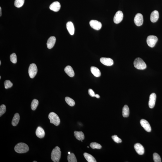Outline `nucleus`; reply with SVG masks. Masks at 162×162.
I'll use <instances>...</instances> for the list:
<instances>
[{
  "instance_id": "f257e3e1",
  "label": "nucleus",
  "mask_w": 162,
  "mask_h": 162,
  "mask_svg": "<svg viewBox=\"0 0 162 162\" xmlns=\"http://www.w3.org/2000/svg\"><path fill=\"white\" fill-rule=\"evenodd\" d=\"M61 152L59 147L56 146L53 150L51 154V159L53 161L59 162L61 158Z\"/></svg>"
},
{
  "instance_id": "f03ea898",
  "label": "nucleus",
  "mask_w": 162,
  "mask_h": 162,
  "mask_svg": "<svg viewBox=\"0 0 162 162\" xmlns=\"http://www.w3.org/2000/svg\"><path fill=\"white\" fill-rule=\"evenodd\" d=\"M29 149L28 146L23 143H20L17 144L14 148L15 151L19 153H27L29 151Z\"/></svg>"
},
{
  "instance_id": "7ed1b4c3",
  "label": "nucleus",
  "mask_w": 162,
  "mask_h": 162,
  "mask_svg": "<svg viewBox=\"0 0 162 162\" xmlns=\"http://www.w3.org/2000/svg\"><path fill=\"white\" fill-rule=\"evenodd\" d=\"M134 66L139 70H144L146 68V65L145 62L140 58H136L134 62Z\"/></svg>"
},
{
  "instance_id": "20e7f679",
  "label": "nucleus",
  "mask_w": 162,
  "mask_h": 162,
  "mask_svg": "<svg viewBox=\"0 0 162 162\" xmlns=\"http://www.w3.org/2000/svg\"><path fill=\"white\" fill-rule=\"evenodd\" d=\"M49 118L51 123L53 124L56 126L59 125L60 120L58 115L56 113L52 112L49 114Z\"/></svg>"
},
{
  "instance_id": "39448f33",
  "label": "nucleus",
  "mask_w": 162,
  "mask_h": 162,
  "mask_svg": "<svg viewBox=\"0 0 162 162\" xmlns=\"http://www.w3.org/2000/svg\"><path fill=\"white\" fill-rule=\"evenodd\" d=\"M38 72L37 68L35 64L32 63L29 67L28 73L31 78H33L37 75Z\"/></svg>"
},
{
  "instance_id": "423d86ee",
  "label": "nucleus",
  "mask_w": 162,
  "mask_h": 162,
  "mask_svg": "<svg viewBox=\"0 0 162 162\" xmlns=\"http://www.w3.org/2000/svg\"><path fill=\"white\" fill-rule=\"evenodd\" d=\"M158 40L157 37L154 36H149L147 38V42L148 45L151 48L154 47Z\"/></svg>"
},
{
  "instance_id": "0eeeda50",
  "label": "nucleus",
  "mask_w": 162,
  "mask_h": 162,
  "mask_svg": "<svg viewBox=\"0 0 162 162\" xmlns=\"http://www.w3.org/2000/svg\"><path fill=\"white\" fill-rule=\"evenodd\" d=\"M135 25L137 26H140L143 23L144 19L143 15L141 13H137L134 19Z\"/></svg>"
},
{
  "instance_id": "6e6552de",
  "label": "nucleus",
  "mask_w": 162,
  "mask_h": 162,
  "mask_svg": "<svg viewBox=\"0 0 162 162\" xmlns=\"http://www.w3.org/2000/svg\"><path fill=\"white\" fill-rule=\"evenodd\" d=\"M123 12L119 11L117 12L114 17V22L116 24L120 23L123 20Z\"/></svg>"
},
{
  "instance_id": "1a4fd4ad",
  "label": "nucleus",
  "mask_w": 162,
  "mask_h": 162,
  "mask_svg": "<svg viewBox=\"0 0 162 162\" xmlns=\"http://www.w3.org/2000/svg\"><path fill=\"white\" fill-rule=\"evenodd\" d=\"M89 25L92 28L97 30H100L102 27V24L101 22L97 20H90L89 22Z\"/></svg>"
},
{
  "instance_id": "9d476101",
  "label": "nucleus",
  "mask_w": 162,
  "mask_h": 162,
  "mask_svg": "<svg viewBox=\"0 0 162 162\" xmlns=\"http://www.w3.org/2000/svg\"><path fill=\"white\" fill-rule=\"evenodd\" d=\"M140 124L142 126L146 132H150L151 128L149 122L147 120L144 119H142L140 121Z\"/></svg>"
},
{
  "instance_id": "9b49d317",
  "label": "nucleus",
  "mask_w": 162,
  "mask_h": 162,
  "mask_svg": "<svg viewBox=\"0 0 162 162\" xmlns=\"http://www.w3.org/2000/svg\"><path fill=\"white\" fill-rule=\"evenodd\" d=\"M101 62L106 66H111L113 64V61L111 59L109 58L102 57L100 59Z\"/></svg>"
},
{
  "instance_id": "f8f14e48",
  "label": "nucleus",
  "mask_w": 162,
  "mask_h": 162,
  "mask_svg": "<svg viewBox=\"0 0 162 162\" xmlns=\"http://www.w3.org/2000/svg\"><path fill=\"white\" fill-rule=\"evenodd\" d=\"M156 96L155 93L152 94L150 96L149 101V106L150 108L154 107L156 103Z\"/></svg>"
},
{
  "instance_id": "ddd939ff",
  "label": "nucleus",
  "mask_w": 162,
  "mask_h": 162,
  "mask_svg": "<svg viewBox=\"0 0 162 162\" xmlns=\"http://www.w3.org/2000/svg\"><path fill=\"white\" fill-rule=\"evenodd\" d=\"M134 149L138 154L139 155L144 154V148L143 146L139 143L136 144L134 146Z\"/></svg>"
},
{
  "instance_id": "4468645a",
  "label": "nucleus",
  "mask_w": 162,
  "mask_h": 162,
  "mask_svg": "<svg viewBox=\"0 0 162 162\" xmlns=\"http://www.w3.org/2000/svg\"><path fill=\"white\" fill-rule=\"evenodd\" d=\"M60 8H61V5L60 3L57 1L53 2L49 7L50 9L52 11L54 12H57L59 11Z\"/></svg>"
},
{
  "instance_id": "2eb2a0df",
  "label": "nucleus",
  "mask_w": 162,
  "mask_h": 162,
  "mask_svg": "<svg viewBox=\"0 0 162 162\" xmlns=\"http://www.w3.org/2000/svg\"><path fill=\"white\" fill-rule=\"evenodd\" d=\"M56 38L54 37H51L48 39L47 45L48 49H51L54 46L56 42Z\"/></svg>"
},
{
  "instance_id": "dca6fc26",
  "label": "nucleus",
  "mask_w": 162,
  "mask_h": 162,
  "mask_svg": "<svg viewBox=\"0 0 162 162\" xmlns=\"http://www.w3.org/2000/svg\"><path fill=\"white\" fill-rule=\"evenodd\" d=\"M159 14L158 11L155 10L152 13L151 15V21L153 23H155L157 21L159 18Z\"/></svg>"
},
{
  "instance_id": "f3484780",
  "label": "nucleus",
  "mask_w": 162,
  "mask_h": 162,
  "mask_svg": "<svg viewBox=\"0 0 162 162\" xmlns=\"http://www.w3.org/2000/svg\"><path fill=\"white\" fill-rule=\"evenodd\" d=\"M36 134L37 136L40 138H43L45 136V132L42 127L39 126L37 127L36 130Z\"/></svg>"
},
{
  "instance_id": "a211bd4d",
  "label": "nucleus",
  "mask_w": 162,
  "mask_h": 162,
  "mask_svg": "<svg viewBox=\"0 0 162 162\" xmlns=\"http://www.w3.org/2000/svg\"><path fill=\"white\" fill-rule=\"evenodd\" d=\"M66 28L71 35H73L75 32V28L73 23L71 21L67 22Z\"/></svg>"
},
{
  "instance_id": "6ab92c4d",
  "label": "nucleus",
  "mask_w": 162,
  "mask_h": 162,
  "mask_svg": "<svg viewBox=\"0 0 162 162\" xmlns=\"http://www.w3.org/2000/svg\"><path fill=\"white\" fill-rule=\"evenodd\" d=\"M64 71L67 75L71 77H73L75 75V73L73 68L70 65L66 66L65 68Z\"/></svg>"
},
{
  "instance_id": "aec40b11",
  "label": "nucleus",
  "mask_w": 162,
  "mask_h": 162,
  "mask_svg": "<svg viewBox=\"0 0 162 162\" xmlns=\"http://www.w3.org/2000/svg\"><path fill=\"white\" fill-rule=\"evenodd\" d=\"M91 71L95 76L99 77L101 76L100 71L97 67L92 66L91 67Z\"/></svg>"
},
{
  "instance_id": "412c9836",
  "label": "nucleus",
  "mask_w": 162,
  "mask_h": 162,
  "mask_svg": "<svg viewBox=\"0 0 162 162\" xmlns=\"http://www.w3.org/2000/svg\"><path fill=\"white\" fill-rule=\"evenodd\" d=\"M20 119V115L17 113L15 114L12 121L11 124L13 126H16L18 124Z\"/></svg>"
},
{
  "instance_id": "4be33fe9",
  "label": "nucleus",
  "mask_w": 162,
  "mask_h": 162,
  "mask_svg": "<svg viewBox=\"0 0 162 162\" xmlns=\"http://www.w3.org/2000/svg\"><path fill=\"white\" fill-rule=\"evenodd\" d=\"M76 138L79 141L84 140V135L83 132H82L75 131L74 133Z\"/></svg>"
},
{
  "instance_id": "5701e85b",
  "label": "nucleus",
  "mask_w": 162,
  "mask_h": 162,
  "mask_svg": "<svg viewBox=\"0 0 162 162\" xmlns=\"http://www.w3.org/2000/svg\"><path fill=\"white\" fill-rule=\"evenodd\" d=\"M84 157L88 162H96L95 158L92 155L87 153H84Z\"/></svg>"
},
{
  "instance_id": "b1692460",
  "label": "nucleus",
  "mask_w": 162,
  "mask_h": 162,
  "mask_svg": "<svg viewBox=\"0 0 162 162\" xmlns=\"http://www.w3.org/2000/svg\"><path fill=\"white\" fill-rule=\"evenodd\" d=\"M122 114L124 118H127L130 114V109L126 105L124 106L122 110Z\"/></svg>"
},
{
  "instance_id": "393cba45",
  "label": "nucleus",
  "mask_w": 162,
  "mask_h": 162,
  "mask_svg": "<svg viewBox=\"0 0 162 162\" xmlns=\"http://www.w3.org/2000/svg\"><path fill=\"white\" fill-rule=\"evenodd\" d=\"M39 103V101L37 99L33 100L31 104V108L32 110L35 111L37 109V107L38 106Z\"/></svg>"
},
{
  "instance_id": "a878e982",
  "label": "nucleus",
  "mask_w": 162,
  "mask_h": 162,
  "mask_svg": "<svg viewBox=\"0 0 162 162\" xmlns=\"http://www.w3.org/2000/svg\"><path fill=\"white\" fill-rule=\"evenodd\" d=\"M67 158L69 162H77L76 157L73 153H70V154H68Z\"/></svg>"
},
{
  "instance_id": "bb28decb",
  "label": "nucleus",
  "mask_w": 162,
  "mask_h": 162,
  "mask_svg": "<svg viewBox=\"0 0 162 162\" xmlns=\"http://www.w3.org/2000/svg\"><path fill=\"white\" fill-rule=\"evenodd\" d=\"M65 101L68 105L71 106H75V102L74 100L69 97H67L65 98Z\"/></svg>"
},
{
  "instance_id": "cd10ccee",
  "label": "nucleus",
  "mask_w": 162,
  "mask_h": 162,
  "mask_svg": "<svg viewBox=\"0 0 162 162\" xmlns=\"http://www.w3.org/2000/svg\"><path fill=\"white\" fill-rule=\"evenodd\" d=\"M25 0H15V6L17 8H20L23 6Z\"/></svg>"
},
{
  "instance_id": "c85d7f7f",
  "label": "nucleus",
  "mask_w": 162,
  "mask_h": 162,
  "mask_svg": "<svg viewBox=\"0 0 162 162\" xmlns=\"http://www.w3.org/2000/svg\"><path fill=\"white\" fill-rule=\"evenodd\" d=\"M90 146L91 148L93 149H101L102 146L100 144L97 143L96 142H93L91 143Z\"/></svg>"
},
{
  "instance_id": "c756f323",
  "label": "nucleus",
  "mask_w": 162,
  "mask_h": 162,
  "mask_svg": "<svg viewBox=\"0 0 162 162\" xmlns=\"http://www.w3.org/2000/svg\"><path fill=\"white\" fill-rule=\"evenodd\" d=\"M153 159L155 162H161V157L159 155L156 153H153Z\"/></svg>"
},
{
  "instance_id": "7c9ffc66",
  "label": "nucleus",
  "mask_w": 162,
  "mask_h": 162,
  "mask_svg": "<svg viewBox=\"0 0 162 162\" xmlns=\"http://www.w3.org/2000/svg\"><path fill=\"white\" fill-rule=\"evenodd\" d=\"M10 61L13 63L15 64L17 62V57L16 55L13 53L10 56Z\"/></svg>"
},
{
  "instance_id": "2f4dec72",
  "label": "nucleus",
  "mask_w": 162,
  "mask_h": 162,
  "mask_svg": "<svg viewBox=\"0 0 162 162\" xmlns=\"http://www.w3.org/2000/svg\"><path fill=\"white\" fill-rule=\"evenodd\" d=\"M5 88L6 89H8L11 87L13 86V84L9 80H6L4 83Z\"/></svg>"
},
{
  "instance_id": "473e14b6",
  "label": "nucleus",
  "mask_w": 162,
  "mask_h": 162,
  "mask_svg": "<svg viewBox=\"0 0 162 162\" xmlns=\"http://www.w3.org/2000/svg\"><path fill=\"white\" fill-rule=\"evenodd\" d=\"M6 111V106L4 105H1L0 107V116L4 114Z\"/></svg>"
},
{
  "instance_id": "72a5a7b5",
  "label": "nucleus",
  "mask_w": 162,
  "mask_h": 162,
  "mask_svg": "<svg viewBox=\"0 0 162 162\" xmlns=\"http://www.w3.org/2000/svg\"><path fill=\"white\" fill-rule=\"evenodd\" d=\"M112 138L113 140L117 143H119L122 142L121 139L118 137L117 135L112 136Z\"/></svg>"
},
{
  "instance_id": "f704fd0d",
  "label": "nucleus",
  "mask_w": 162,
  "mask_h": 162,
  "mask_svg": "<svg viewBox=\"0 0 162 162\" xmlns=\"http://www.w3.org/2000/svg\"><path fill=\"white\" fill-rule=\"evenodd\" d=\"M88 92L89 95L91 96V97H95V94L94 91H93L92 89H89L88 90Z\"/></svg>"
},
{
  "instance_id": "c9c22d12",
  "label": "nucleus",
  "mask_w": 162,
  "mask_h": 162,
  "mask_svg": "<svg viewBox=\"0 0 162 162\" xmlns=\"http://www.w3.org/2000/svg\"><path fill=\"white\" fill-rule=\"evenodd\" d=\"M95 97H96V98H98V99H99V98L100 97V96L99 95L97 94H95Z\"/></svg>"
},
{
  "instance_id": "e433bc0d",
  "label": "nucleus",
  "mask_w": 162,
  "mask_h": 162,
  "mask_svg": "<svg viewBox=\"0 0 162 162\" xmlns=\"http://www.w3.org/2000/svg\"><path fill=\"white\" fill-rule=\"evenodd\" d=\"M2 16V9L1 7H0V16Z\"/></svg>"
},
{
  "instance_id": "4c0bfd02",
  "label": "nucleus",
  "mask_w": 162,
  "mask_h": 162,
  "mask_svg": "<svg viewBox=\"0 0 162 162\" xmlns=\"http://www.w3.org/2000/svg\"><path fill=\"white\" fill-rule=\"evenodd\" d=\"M1 61H0V65H1Z\"/></svg>"
},
{
  "instance_id": "58836bf2",
  "label": "nucleus",
  "mask_w": 162,
  "mask_h": 162,
  "mask_svg": "<svg viewBox=\"0 0 162 162\" xmlns=\"http://www.w3.org/2000/svg\"><path fill=\"white\" fill-rule=\"evenodd\" d=\"M70 153H70V152H68V154H70Z\"/></svg>"
},
{
  "instance_id": "ea45409f",
  "label": "nucleus",
  "mask_w": 162,
  "mask_h": 162,
  "mask_svg": "<svg viewBox=\"0 0 162 162\" xmlns=\"http://www.w3.org/2000/svg\"><path fill=\"white\" fill-rule=\"evenodd\" d=\"M33 162H37V161H33Z\"/></svg>"
},
{
  "instance_id": "a19ab883",
  "label": "nucleus",
  "mask_w": 162,
  "mask_h": 162,
  "mask_svg": "<svg viewBox=\"0 0 162 162\" xmlns=\"http://www.w3.org/2000/svg\"><path fill=\"white\" fill-rule=\"evenodd\" d=\"M1 79V76H0V79Z\"/></svg>"
},
{
  "instance_id": "79ce46f5",
  "label": "nucleus",
  "mask_w": 162,
  "mask_h": 162,
  "mask_svg": "<svg viewBox=\"0 0 162 162\" xmlns=\"http://www.w3.org/2000/svg\"><path fill=\"white\" fill-rule=\"evenodd\" d=\"M87 147H88V148H89V146H87Z\"/></svg>"
}]
</instances>
